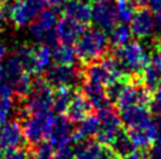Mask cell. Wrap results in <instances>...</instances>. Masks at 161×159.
I'll return each instance as SVG.
<instances>
[{
  "label": "cell",
  "mask_w": 161,
  "mask_h": 159,
  "mask_svg": "<svg viewBox=\"0 0 161 159\" xmlns=\"http://www.w3.org/2000/svg\"><path fill=\"white\" fill-rule=\"evenodd\" d=\"M74 44L76 58L81 66L101 60L111 49L108 36L100 28L88 27V29Z\"/></svg>",
  "instance_id": "1"
},
{
  "label": "cell",
  "mask_w": 161,
  "mask_h": 159,
  "mask_svg": "<svg viewBox=\"0 0 161 159\" xmlns=\"http://www.w3.org/2000/svg\"><path fill=\"white\" fill-rule=\"evenodd\" d=\"M111 52L125 74L142 73L151 60L146 49L138 41H130L121 47H111Z\"/></svg>",
  "instance_id": "2"
},
{
  "label": "cell",
  "mask_w": 161,
  "mask_h": 159,
  "mask_svg": "<svg viewBox=\"0 0 161 159\" xmlns=\"http://www.w3.org/2000/svg\"><path fill=\"white\" fill-rule=\"evenodd\" d=\"M54 116L52 111L30 115L21 122L24 137L26 141L27 147L36 145L38 143L48 139L49 133L52 131Z\"/></svg>",
  "instance_id": "3"
},
{
  "label": "cell",
  "mask_w": 161,
  "mask_h": 159,
  "mask_svg": "<svg viewBox=\"0 0 161 159\" xmlns=\"http://www.w3.org/2000/svg\"><path fill=\"white\" fill-rule=\"evenodd\" d=\"M45 80L52 88L58 87H72L75 90L80 88L81 82L84 80L82 75V66H66L54 63L44 73Z\"/></svg>",
  "instance_id": "4"
},
{
  "label": "cell",
  "mask_w": 161,
  "mask_h": 159,
  "mask_svg": "<svg viewBox=\"0 0 161 159\" xmlns=\"http://www.w3.org/2000/svg\"><path fill=\"white\" fill-rule=\"evenodd\" d=\"M97 117L99 119V131L95 136V141L101 145L109 146L118 136V133L124 130V124L118 114V110L112 105L97 110Z\"/></svg>",
  "instance_id": "5"
},
{
  "label": "cell",
  "mask_w": 161,
  "mask_h": 159,
  "mask_svg": "<svg viewBox=\"0 0 161 159\" xmlns=\"http://www.w3.org/2000/svg\"><path fill=\"white\" fill-rule=\"evenodd\" d=\"M44 0H15L9 19L18 28L30 25L44 9Z\"/></svg>",
  "instance_id": "6"
},
{
  "label": "cell",
  "mask_w": 161,
  "mask_h": 159,
  "mask_svg": "<svg viewBox=\"0 0 161 159\" xmlns=\"http://www.w3.org/2000/svg\"><path fill=\"white\" fill-rule=\"evenodd\" d=\"M72 122L65 115H58L54 117L52 131L49 133L48 141L55 151L64 149L72 144Z\"/></svg>",
  "instance_id": "7"
},
{
  "label": "cell",
  "mask_w": 161,
  "mask_h": 159,
  "mask_svg": "<svg viewBox=\"0 0 161 159\" xmlns=\"http://www.w3.org/2000/svg\"><path fill=\"white\" fill-rule=\"evenodd\" d=\"M90 25H85L81 22L74 21L69 18L59 19L55 26V33L58 35L59 42L66 44H74L80 39L81 35L88 29Z\"/></svg>",
  "instance_id": "8"
},
{
  "label": "cell",
  "mask_w": 161,
  "mask_h": 159,
  "mask_svg": "<svg viewBox=\"0 0 161 159\" xmlns=\"http://www.w3.org/2000/svg\"><path fill=\"white\" fill-rule=\"evenodd\" d=\"M130 32L136 39H146L154 32V17L153 12L147 7L136 8L130 20Z\"/></svg>",
  "instance_id": "9"
},
{
  "label": "cell",
  "mask_w": 161,
  "mask_h": 159,
  "mask_svg": "<svg viewBox=\"0 0 161 159\" xmlns=\"http://www.w3.org/2000/svg\"><path fill=\"white\" fill-rule=\"evenodd\" d=\"M92 20L103 32H109L118 25L115 8L111 4L94 1L92 6Z\"/></svg>",
  "instance_id": "10"
},
{
  "label": "cell",
  "mask_w": 161,
  "mask_h": 159,
  "mask_svg": "<svg viewBox=\"0 0 161 159\" xmlns=\"http://www.w3.org/2000/svg\"><path fill=\"white\" fill-rule=\"evenodd\" d=\"M20 146H26L23 128L18 121L13 119L5 123L0 130V147L3 150H8Z\"/></svg>",
  "instance_id": "11"
},
{
  "label": "cell",
  "mask_w": 161,
  "mask_h": 159,
  "mask_svg": "<svg viewBox=\"0 0 161 159\" xmlns=\"http://www.w3.org/2000/svg\"><path fill=\"white\" fill-rule=\"evenodd\" d=\"M120 118L126 128L147 126L153 123V114L151 109L142 105H133L120 111Z\"/></svg>",
  "instance_id": "12"
},
{
  "label": "cell",
  "mask_w": 161,
  "mask_h": 159,
  "mask_svg": "<svg viewBox=\"0 0 161 159\" xmlns=\"http://www.w3.org/2000/svg\"><path fill=\"white\" fill-rule=\"evenodd\" d=\"M93 106L80 90H75L67 110L64 115L66 116L72 123H79L86 117L93 115Z\"/></svg>",
  "instance_id": "13"
},
{
  "label": "cell",
  "mask_w": 161,
  "mask_h": 159,
  "mask_svg": "<svg viewBox=\"0 0 161 159\" xmlns=\"http://www.w3.org/2000/svg\"><path fill=\"white\" fill-rule=\"evenodd\" d=\"M81 93L88 98L91 104L95 110H100V109H105L108 106L112 105V103L108 101L107 96H106V91H105V85L100 83H95L88 80H82L80 88L78 89Z\"/></svg>",
  "instance_id": "14"
},
{
  "label": "cell",
  "mask_w": 161,
  "mask_h": 159,
  "mask_svg": "<svg viewBox=\"0 0 161 159\" xmlns=\"http://www.w3.org/2000/svg\"><path fill=\"white\" fill-rule=\"evenodd\" d=\"M63 15L69 18L74 21L81 22L85 25H90L92 20V8L91 5L84 4L75 0H67V3L61 9Z\"/></svg>",
  "instance_id": "15"
},
{
  "label": "cell",
  "mask_w": 161,
  "mask_h": 159,
  "mask_svg": "<svg viewBox=\"0 0 161 159\" xmlns=\"http://www.w3.org/2000/svg\"><path fill=\"white\" fill-rule=\"evenodd\" d=\"M126 132L134 143V145L141 150H147L154 144V137H155L154 122L147 126L128 128L126 130Z\"/></svg>",
  "instance_id": "16"
},
{
  "label": "cell",
  "mask_w": 161,
  "mask_h": 159,
  "mask_svg": "<svg viewBox=\"0 0 161 159\" xmlns=\"http://www.w3.org/2000/svg\"><path fill=\"white\" fill-rule=\"evenodd\" d=\"M79 126L73 130L72 133V144L75 145L85 139H91L97 136L99 131V119L97 116L91 115L79 122Z\"/></svg>",
  "instance_id": "17"
},
{
  "label": "cell",
  "mask_w": 161,
  "mask_h": 159,
  "mask_svg": "<svg viewBox=\"0 0 161 159\" xmlns=\"http://www.w3.org/2000/svg\"><path fill=\"white\" fill-rule=\"evenodd\" d=\"M143 83L145 87L153 93L157 84L161 81V58L155 54L151 56V60L148 62L147 67L142 71Z\"/></svg>",
  "instance_id": "18"
},
{
  "label": "cell",
  "mask_w": 161,
  "mask_h": 159,
  "mask_svg": "<svg viewBox=\"0 0 161 159\" xmlns=\"http://www.w3.org/2000/svg\"><path fill=\"white\" fill-rule=\"evenodd\" d=\"M33 47V61H34V76L41 75L45 73L52 61V50L48 46L44 44H38Z\"/></svg>",
  "instance_id": "19"
},
{
  "label": "cell",
  "mask_w": 161,
  "mask_h": 159,
  "mask_svg": "<svg viewBox=\"0 0 161 159\" xmlns=\"http://www.w3.org/2000/svg\"><path fill=\"white\" fill-rule=\"evenodd\" d=\"M74 146V159H99L103 145L95 139H85Z\"/></svg>",
  "instance_id": "20"
},
{
  "label": "cell",
  "mask_w": 161,
  "mask_h": 159,
  "mask_svg": "<svg viewBox=\"0 0 161 159\" xmlns=\"http://www.w3.org/2000/svg\"><path fill=\"white\" fill-rule=\"evenodd\" d=\"M75 89L72 87H58L53 89V108L52 110L64 115L67 110Z\"/></svg>",
  "instance_id": "21"
},
{
  "label": "cell",
  "mask_w": 161,
  "mask_h": 159,
  "mask_svg": "<svg viewBox=\"0 0 161 159\" xmlns=\"http://www.w3.org/2000/svg\"><path fill=\"white\" fill-rule=\"evenodd\" d=\"M109 147L122 159L128 157L130 155H132L133 152L138 150V147L134 145V143L132 141L130 136L127 135L125 129L121 132L118 133V136L114 138V141H112Z\"/></svg>",
  "instance_id": "22"
},
{
  "label": "cell",
  "mask_w": 161,
  "mask_h": 159,
  "mask_svg": "<svg viewBox=\"0 0 161 159\" xmlns=\"http://www.w3.org/2000/svg\"><path fill=\"white\" fill-rule=\"evenodd\" d=\"M52 60L58 64H66V66L76 64L78 58L75 49L72 47V44H57L52 50Z\"/></svg>",
  "instance_id": "23"
},
{
  "label": "cell",
  "mask_w": 161,
  "mask_h": 159,
  "mask_svg": "<svg viewBox=\"0 0 161 159\" xmlns=\"http://www.w3.org/2000/svg\"><path fill=\"white\" fill-rule=\"evenodd\" d=\"M132 32L130 28L127 26V23H120L116 25L112 31H109V44L111 47H121L128 44L132 38Z\"/></svg>",
  "instance_id": "24"
},
{
  "label": "cell",
  "mask_w": 161,
  "mask_h": 159,
  "mask_svg": "<svg viewBox=\"0 0 161 159\" xmlns=\"http://www.w3.org/2000/svg\"><path fill=\"white\" fill-rule=\"evenodd\" d=\"M135 6L130 0H115V12L118 21L121 23H130L135 12Z\"/></svg>",
  "instance_id": "25"
},
{
  "label": "cell",
  "mask_w": 161,
  "mask_h": 159,
  "mask_svg": "<svg viewBox=\"0 0 161 159\" xmlns=\"http://www.w3.org/2000/svg\"><path fill=\"white\" fill-rule=\"evenodd\" d=\"M58 14L57 11H54L52 8L42 9L39 15H38V22L40 23L42 27H45L47 29H54L57 26V22H58Z\"/></svg>",
  "instance_id": "26"
},
{
  "label": "cell",
  "mask_w": 161,
  "mask_h": 159,
  "mask_svg": "<svg viewBox=\"0 0 161 159\" xmlns=\"http://www.w3.org/2000/svg\"><path fill=\"white\" fill-rule=\"evenodd\" d=\"M14 114V100L13 98L0 97V125L8 122L11 116Z\"/></svg>",
  "instance_id": "27"
},
{
  "label": "cell",
  "mask_w": 161,
  "mask_h": 159,
  "mask_svg": "<svg viewBox=\"0 0 161 159\" xmlns=\"http://www.w3.org/2000/svg\"><path fill=\"white\" fill-rule=\"evenodd\" d=\"M152 114L161 116V81L157 84L152 93V103L149 105Z\"/></svg>",
  "instance_id": "28"
},
{
  "label": "cell",
  "mask_w": 161,
  "mask_h": 159,
  "mask_svg": "<svg viewBox=\"0 0 161 159\" xmlns=\"http://www.w3.org/2000/svg\"><path fill=\"white\" fill-rule=\"evenodd\" d=\"M4 159H28V149L27 146H20L5 150Z\"/></svg>",
  "instance_id": "29"
},
{
  "label": "cell",
  "mask_w": 161,
  "mask_h": 159,
  "mask_svg": "<svg viewBox=\"0 0 161 159\" xmlns=\"http://www.w3.org/2000/svg\"><path fill=\"white\" fill-rule=\"evenodd\" d=\"M146 159H161V145L155 144L146 150Z\"/></svg>",
  "instance_id": "30"
},
{
  "label": "cell",
  "mask_w": 161,
  "mask_h": 159,
  "mask_svg": "<svg viewBox=\"0 0 161 159\" xmlns=\"http://www.w3.org/2000/svg\"><path fill=\"white\" fill-rule=\"evenodd\" d=\"M44 1H45V6L54 11H61L65 4L67 3V0H44Z\"/></svg>",
  "instance_id": "31"
},
{
  "label": "cell",
  "mask_w": 161,
  "mask_h": 159,
  "mask_svg": "<svg viewBox=\"0 0 161 159\" xmlns=\"http://www.w3.org/2000/svg\"><path fill=\"white\" fill-rule=\"evenodd\" d=\"M99 159H122L119 156L116 155L115 152L109 147V146H103V151H101V156Z\"/></svg>",
  "instance_id": "32"
},
{
  "label": "cell",
  "mask_w": 161,
  "mask_h": 159,
  "mask_svg": "<svg viewBox=\"0 0 161 159\" xmlns=\"http://www.w3.org/2000/svg\"><path fill=\"white\" fill-rule=\"evenodd\" d=\"M154 128H155V137L154 143L161 145V116H158L155 122H154Z\"/></svg>",
  "instance_id": "33"
},
{
  "label": "cell",
  "mask_w": 161,
  "mask_h": 159,
  "mask_svg": "<svg viewBox=\"0 0 161 159\" xmlns=\"http://www.w3.org/2000/svg\"><path fill=\"white\" fill-rule=\"evenodd\" d=\"M124 159H146V150L140 149V151H135L132 155H130L128 157H126Z\"/></svg>",
  "instance_id": "34"
},
{
  "label": "cell",
  "mask_w": 161,
  "mask_h": 159,
  "mask_svg": "<svg viewBox=\"0 0 161 159\" xmlns=\"http://www.w3.org/2000/svg\"><path fill=\"white\" fill-rule=\"evenodd\" d=\"M6 58H7V48L3 42H0V63H3Z\"/></svg>",
  "instance_id": "35"
},
{
  "label": "cell",
  "mask_w": 161,
  "mask_h": 159,
  "mask_svg": "<svg viewBox=\"0 0 161 159\" xmlns=\"http://www.w3.org/2000/svg\"><path fill=\"white\" fill-rule=\"evenodd\" d=\"M130 3L134 5L135 8H140V7H146L148 0H130Z\"/></svg>",
  "instance_id": "36"
},
{
  "label": "cell",
  "mask_w": 161,
  "mask_h": 159,
  "mask_svg": "<svg viewBox=\"0 0 161 159\" xmlns=\"http://www.w3.org/2000/svg\"><path fill=\"white\" fill-rule=\"evenodd\" d=\"M4 21H5V19H4V17L1 15V12H0V34H1V32L4 29Z\"/></svg>",
  "instance_id": "37"
},
{
  "label": "cell",
  "mask_w": 161,
  "mask_h": 159,
  "mask_svg": "<svg viewBox=\"0 0 161 159\" xmlns=\"http://www.w3.org/2000/svg\"><path fill=\"white\" fill-rule=\"evenodd\" d=\"M94 1H98V3H105V4H109L112 0H94Z\"/></svg>",
  "instance_id": "38"
},
{
  "label": "cell",
  "mask_w": 161,
  "mask_h": 159,
  "mask_svg": "<svg viewBox=\"0 0 161 159\" xmlns=\"http://www.w3.org/2000/svg\"><path fill=\"white\" fill-rule=\"evenodd\" d=\"M4 155H5V152H4V150L0 147V159H4Z\"/></svg>",
  "instance_id": "39"
},
{
  "label": "cell",
  "mask_w": 161,
  "mask_h": 159,
  "mask_svg": "<svg viewBox=\"0 0 161 159\" xmlns=\"http://www.w3.org/2000/svg\"><path fill=\"white\" fill-rule=\"evenodd\" d=\"M0 130H1V129H0Z\"/></svg>",
  "instance_id": "40"
}]
</instances>
